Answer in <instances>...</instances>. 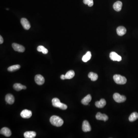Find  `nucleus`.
<instances>
[{"label":"nucleus","instance_id":"f257e3e1","mask_svg":"<svg viewBox=\"0 0 138 138\" xmlns=\"http://www.w3.org/2000/svg\"><path fill=\"white\" fill-rule=\"evenodd\" d=\"M50 121L52 125L56 127H61L64 123L63 119L58 116H52L50 118Z\"/></svg>","mask_w":138,"mask_h":138},{"label":"nucleus","instance_id":"f03ea898","mask_svg":"<svg viewBox=\"0 0 138 138\" xmlns=\"http://www.w3.org/2000/svg\"><path fill=\"white\" fill-rule=\"evenodd\" d=\"M115 82L118 84H124L127 82L126 78L123 76L119 75H115L113 77Z\"/></svg>","mask_w":138,"mask_h":138},{"label":"nucleus","instance_id":"7ed1b4c3","mask_svg":"<svg viewBox=\"0 0 138 138\" xmlns=\"http://www.w3.org/2000/svg\"><path fill=\"white\" fill-rule=\"evenodd\" d=\"M113 99L117 103H123L126 100L125 96L121 95L118 93H115L114 94L113 96Z\"/></svg>","mask_w":138,"mask_h":138},{"label":"nucleus","instance_id":"20e7f679","mask_svg":"<svg viewBox=\"0 0 138 138\" xmlns=\"http://www.w3.org/2000/svg\"><path fill=\"white\" fill-rule=\"evenodd\" d=\"M12 47L14 50L18 52H24L25 50V48L24 46L16 43H13L12 44Z\"/></svg>","mask_w":138,"mask_h":138},{"label":"nucleus","instance_id":"39448f33","mask_svg":"<svg viewBox=\"0 0 138 138\" xmlns=\"http://www.w3.org/2000/svg\"><path fill=\"white\" fill-rule=\"evenodd\" d=\"M109 57L111 60L113 61H120L122 60V57L116 53L115 52H111L110 53Z\"/></svg>","mask_w":138,"mask_h":138},{"label":"nucleus","instance_id":"423d86ee","mask_svg":"<svg viewBox=\"0 0 138 138\" xmlns=\"http://www.w3.org/2000/svg\"><path fill=\"white\" fill-rule=\"evenodd\" d=\"M35 83L39 85H42L45 83V79L42 76L40 75H37L35 76Z\"/></svg>","mask_w":138,"mask_h":138},{"label":"nucleus","instance_id":"0eeeda50","mask_svg":"<svg viewBox=\"0 0 138 138\" xmlns=\"http://www.w3.org/2000/svg\"><path fill=\"white\" fill-rule=\"evenodd\" d=\"M20 116L24 119H29L31 118L32 116V112L31 110L25 109L21 112Z\"/></svg>","mask_w":138,"mask_h":138},{"label":"nucleus","instance_id":"6e6552de","mask_svg":"<svg viewBox=\"0 0 138 138\" xmlns=\"http://www.w3.org/2000/svg\"><path fill=\"white\" fill-rule=\"evenodd\" d=\"M20 22L23 27H24L25 29L28 30L31 28V24H30L29 21L26 18H21Z\"/></svg>","mask_w":138,"mask_h":138},{"label":"nucleus","instance_id":"1a4fd4ad","mask_svg":"<svg viewBox=\"0 0 138 138\" xmlns=\"http://www.w3.org/2000/svg\"><path fill=\"white\" fill-rule=\"evenodd\" d=\"M82 130L83 132H90L91 130V127L88 121H84L82 125Z\"/></svg>","mask_w":138,"mask_h":138},{"label":"nucleus","instance_id":"9d476101","mask_svg":"<svg viewBox=\"0 0 138 138\" xmlns=\"http://www.w3.org/2000/svg\"><path fill=\"white\" fill-rule=\"evenodd\" d=\"M96 118L97 120L103 121L104 122L107 121L108 117L105 114H103L100 112H98L96 116Z\"/></svg>","mask_w":138,"mask_h":138},{"label":"nucleus","instance_id":"9b49d317","mask_svg":"<svg viewBox=\"0 0 138 138\" xmlns=\"http://www.w3.org/2000/svg\"><path fill=\"white\" fill-rule=\"evenodd\" d=\"M0 133L1 134L7 137L11 136L12 134L11 130L7 127H3L0 130Z\"/></svg>","mask_w":138,"mask_h":138},{"label":"nucleus","instance_id":"f8f14e48","mask_svg":"<svg viewBox=\"0 0 138 138\" xmlns=\"http://www.w3.org/2000/svg\"><path fill=\"white\" fill-rule=\"evenodd\" d=\"M5 100L6 102L9 104H12L15 101V99L14 96L11 94H8L5 96Z\"/></svg>","mask_w":138,"mask_h":138},{"label":"nucleus","instance_id":"ddd939ff","mask_svg":"<svg viewBox=\"0 0 138 138\" xmlns=\"http://www.w3.org/2000/svg\"><path fill=\"white\" fill-rule=\"evenodd\" d=\"M52 105L53 107L59 108L62 110H66L68 107L67 105L61 103L60 101L55 103L52 104Z\"/></svg>","mask_w":138,"mask_h":138},{"label":"nucleus","instance_id":"4468645a","mask_svg":"<svg viewBox=\"0 0 138 138\" xmlns=\"http://www.w3.org/2000/svg\"><path fill=\"white\" fill-rule=\"evenodd\" d=\"M116 31L118 35L122 36L126 33L127 31H126V29L124 27L120 26V27H117Z\"/></svg>","mask_w":138,"mask_h":138},{"label":"nucleus","instance_id":"2eb2a0df","mask_svg":"<svg viewBox=\"0 0 138 138\" xmlns=\"http://www.w3.org/2000/svg\"><path fill=\"white\" fill-rule=\"evenodd\" d=\"M123 6V3L121 1H117L114 3L113 7L115 11L119 12L121 10Z\"/></svg>","mask_w":138,"mask_h":138},{"label":"nucleus","instance_id":"dca6fc26","mask_svg":"<svg viewBox=\"0 0 138 138\" xmlns=\"http://www.w3.org/2000/svg\"><path fill=\"white\" fill-rule=\"evenodd\" d=\"M106 101L104 99H102L100 101H97L95 103V106L97 107L102 108L106 105Z\"/></svg>","mask_w":138,"mask_h":138},{"label":"nucleus","instance_id":"f3484780","mask_svg":"<svg viewBox=\"0 0 138 138\" xmlns=\"http://www.w3.org/2000/svg\"><path fill=\"white\" fill-rule=\"evenodd\" d=\"M92 97L90 94H88L83 99H82L81 102L82 104L84 105H88L89 103L91 101Z\"/></svg>","mask_w":138,"mask_h":138},{"label":"nucleus","instance_id":"a211bd4d","mask_svg":"<svg viewBox=\"0 0 138 138\" xmlns=\"http://www.w3.org/2000/svg\"><path fill=\"white\" fill-rule=\"evenodd\" d=\"M36 136V133L33 131H27L24 134V137L25 138H35Z\"/></svg>","mask_w":138,"mask_h":138},{"label":"nucleus","instance_id":"6ab92c4d","mask_svg":"<svg viewBox=\"0 0 138 138\" xmlns=\"http://www.w3.org/2000/svg\"><path fill=\"white\" fill-rule=\"evenodd\" d=\"M13 88L16 91H20L22 90H25L27 87L21 84L15 83L13 86Z\"/></svg>","mask_w":138,"mask_h":138},{"label":"nucleus","instance_id":"aec40b11","mask_svg":"<svg viewBox=\"0 0 138 138\" xmlns=\"http://www.w3.org/2000/svg\"><path fill=\"white\" fill-rule=\"evenodd\" d=\"M91 58V53L90 51H88L86 54L83 56L82 61L84 62H86L90 60Z\"/></svg>","mask_w":138,"mask_h":138},{"label":"nucleus","instance_id":"412c9836","mask_svg":"<svg viewBox=\"0 0 138 138\" xmlns=\"http://www.w3.org/2000/svg\"><path fill=\"white\" fill-rule=\"evenodd\" d=\"M75 75V73L74 71L70 70L68 71L65 75L66 79H71L74 77Z\"/></svg>","mask_w":138,"mask_h":138},{"label":"nucleus","instance_id":"4be33fe9","mask_svg":"<svg viewBox=\"0 0 138 138\" xmlns=\"http://www.w3.org/2000/svg\"><path fill=\"white\" fill-rule=\"evenodd\" d=\"M138 119V113L136 112H134L131 114L129 117V121L131 122L135 121Z\"/></svg>","mask_w":138,"mask_h":138},{"label":"nucleus","instance_id":"5701e85b","mask_svg":"<svg viewBox=\"0 0 138 138\" xmlns=\"http://www.w3.org/2000/svg\"><path fill=\"white\" fill-rule=\"evenodd\" d=\"M88 77L90 78L91 81H96L98 78V75L96 73H94L93 72H90L88 74Z\"/></svg>","mask_w":138,"mask_h":138},{"label":"nucleus","instance_id":"b1692460","mask_svg":"<svg viewBox=\"0 0 138 138\" xmlns=\"http://www.w3.org/2000/svg\"><path fill=\"white\" fill-rule=\"evenodd\" d=\"M20 68V65L17 64V65H13L12 66H10L8 68L7 70L10 72H13V71H15L19 70Z\"/></svg>","mask_w":138,"mask_h":138},{"label":"nucleus","instance_id":"393cba45","mask_svg":"<svg viewBox=\"0 0 138 138\" xmlns=\"http://www.w3.org/2000/svg\"><path fill=\"white\" fill-rule=\"evenodd\" d=\"M37 50L39 52H42L44 54H47L48 53V50L47 49L42 45L38 46L37 48Z\"/></svg>","mask_w":138,"mask_h":138},{"label":"nucleus","instance_id":"a878e982","mask_svg":"<svg viewBox=\"0 0 138 138\" xmlns=\"http://www.w3.org/2000/svg\"><path fill=\"white\" fill-rule=\"evenodd\" d=\"M94 4V2H93V0H88V5L89 7H92L93 6Z\"/></svg>","mask_w":138,"mask_h":138},{"label":"nucleus","instance_id":"bb28decb","mask_svg":"<svg viewBox=\"0 0 138 138\" xmlns=\"http://www.w3.org/2000/svg\"><path fill=\"white\" fill-rule=\"evenodd\" d=\"M3 42H4L3 38L0 35V44H2L3 43Z\"/></svg>","mask_w":138,"mask_h":138},{"label":"nucleus","instance_id":"cd10ccee","mask_svg":"<svg viewBox=\"0 0 138 138\" xmlns=\"http://www.w3.org/2000/svg\"><path fill=\"white\" fill-rule=\"evenodd\" d=\"M61 79L62 80H64V79H66V78H65V75H61Z\"/></svg>","mask_w":138,"mask_h":138},{"label":"nucleus","instance_id":"c85d7f7f","mask_svg":"<svg viewBox=\"0 0 138 138\" xmlns=\"http://www.w3.org/2000/svg\"><path fill=\"white\" fill-rule=\"evenodd\" d=\"M88 0H83V3L85 4L88 5Z\"/></svg>","mask_w":138,"mask_h":138}]
</instances>
